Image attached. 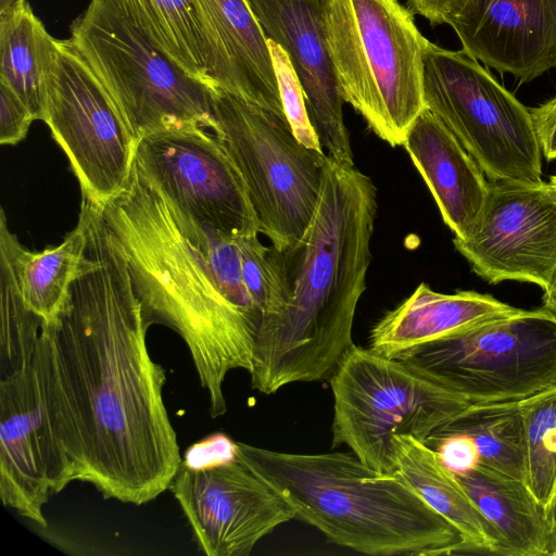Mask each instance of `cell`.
<instances>
[{"label":"cell","mask_w":556,"mask_h":556,"mask_svg":"<svg viewBox=\"0 0 556 556\" xmlns=\"http://www.w3.org/2000/svg\"><path fill=\"white\" fill-rule=\"evenodd\" d=\"M405 359L470 404L519 402L556 387V312L518 308L429 343Z\"/></svg>","instance_id":"30bf717a"},{"label":"cell","mask_w":556,"mask_h":556,"mask_svg":"<svg viewBox=\"0 0 556 556\" xmlns=\"http://www.w3.org/2000/svg\"><path fill=\"white\" fill-rule=\"evenodd\" d=\"M529 110L542 155L552 161L556 159V97Z\"/></svg>","instance_id":"1f68e13d"},{"label":"cell","mask_w":556,"mask_h":556,"mask_svg":"<svg viewBox=\"0 0 556 556\" xmlns=\"http://www.w3.org/2000/svg\"><path fill=\"white\" fill-rule=\"evenodd\" d=\"M35 117L24 101L5 83L0 81V143L22 141Z\"/></svg>","instance_id":"f546056e"},{"label":"cell","mask_w":556,"mask_h":556,"mask_svg":"<svg viewBox=\"0 0 556 556\" xmlns=\"http://www.w3.org/2000/svg\"><path fill=\"white\" fill-rule=\"evenodd\" d=\"M467 0H407L413 14H419L432 25L448 24Z\"/></svg>","instance_id":"d6a6232c"},{"label":"cell","mask_w":556,"mask_h":556,"mask_svg":"<svg viewBox=\"0 0 556 556\" xmlns=\"http://www.w3.org/2000/svg\"><path fill=\"white\" fill-rule=\"evenodd\" d=\"M453 244L486 282L516 280L544 290L556 268V193L544 181L490 180L471 235Z\"/></svg>","instance_id":"9a60e30c"},{"label":"cell","mask_w":556,"mask_h":556,"mask_svg":"<svg viewBox=\"0 0 556 556\" xmlns=\"http://www.w3.org/2000/svg\"><path fill=\"white\" fill-rule=\"evenodd\" d=\"M377 207L370 177L327 155L304 233L286 249L269 245L273 290L255 341L254 390L268 395L291 383L330 379L354 344Z\"/></svg>","instance_id":"3957f363"},{"label":"cell","mask_w":556,"mask_h":556,"mask_svg":"<svg viewBox=\"0 0 556 556\" xmlns=\"http://www.w3.org/2000/svg\"><path fill=\"white\" fill-rule=\"evenodd\" d=\"M329 380L332 446L346 445L383 473L395 472L393 437L425 442L471 405L415 363L355 343Z\"/></svg>","instance_id":"52a82bcc"},{"label":"cell","mask_w":556,"mask_h":556,"mask_svg":"<svg viewBox=\"0 0 556 556\" xmlns=\"http://www.w3.org/2000/svg\"><path fill=\"white\" fill-rule=\"evenodd\" d=\"M454 238L467 239L484 206L489 181L450 129L428 109L403 142Z\"/></svg>","instance_id":"d6986e66"},{"label":"cell","mask_w":556,"mask_h":556,"mask_svg":"<svg viewBox=\"0 0 556 556\" xmlns=\"http://www.w3.org/2000/svg\"><path fill=\"white\" fill-rule=\"evenodd\" d=\"M42 121L70 161L81 198L102 207L125 189L138 142L70 39L55 40Z\"/></svg>","instance_id":"8fae6325"},{"label":"cell","mask_w":556,"mask_h":556,"mask_svg":"<svg viewBox=\"0 0 556 556\" xmlns=\"http://www.w3.org/2000/svg\"><path fill=\"white\" fill-rule=\"evenodd\" d=\"M169 490L207 556H248L261 539L295 519L289 503L244 460L237 445L229 457L181 460Z\"/></svg>","instance_id":"4fadbf2b"},{"label":"cell","mask_w":556,"mask_h":556,"mask_svg":"<svg viewBox=\"0 0 556 556\" xmlns=\"http://www.w3.org/2000/svg\"><path fill=\"white\" fill-rule=\"evenodd\" d=\"M101 212L125 254L144 325L180 336L211 416H223L225 378L233 369L252 370L262 321L243 282L238 238L177 206L135 163L125 189Z\"/></svg>","instance_id":"7a4b0ae2"},{"label":"cell","mask_w":556,"mask_h":556,"mask_svg":"<svg viewBox=\"0 0 556 556\" xmlns=\"http://www.w3.org/2000/svg\"><path fill=\"white\" fill-rule=\"evenodd\" d=\"M454 476L493 528L495 555L548 556L547 514L523 481L481 464Z\"/></svg>","instance_id":"44dd1931"},{"label":"cell","mask_w":556,"mask_h":556,"mask_svg":"<svg viewBox=\"0 0 556 556\" xmlns=\"http://www.w3.org/2000/svg\"><path fill=\"white\" fill-rule=\"evenodd\" d=\"M451 434H464L473 441L479 464L525 482L526 448L520 402L471 404L428 439Z\"/></svg>","instance_id":"d4e9b609"},{"label":"cell","mask_w":556,"mask_h":556,"mask_svg":"<svg viewBox=\"0 0 556 556\" xmlns=\"http://www.w3.org/2000/svg\"><path fill=\"white\" fill-rule=\"evenodd\" d=\"M448 25L463 52L521 83L556 68V0H467Z\"/></svg>","instance_id":"e0dca14e"},{"label":"cell","mask_w":556,"mask_h":556,"mask_svg":"<svg viewBox=\"0 0 556 556\" xmlns=\"http://www.w3.org/2000/svg\"><path fill=\"white\" fill-rule=\"evenodd\" d=\"M26 0H0V15L9 12Z\"/></svg>","instance_id":"d590c367"},{"label":"cell","mask_w":556,"mask_h":556,"mask_svg":"<svg viewBox=\"0 0 556 556\" xmlns=\"http://www.w3.org/2000/svg\"><path fill=\"white\" fill-rule=\"evenodd\" d=\"M237 448L295 519L334 544L371 556L462 553L456 528L404 479L368 467L353 452L288 453L243 442Z\"/></svg>","instance_id":"277c9868"},{"label":"cell","mask_w":556,"mask_h":556,"mask_svg":"<svg viewBox=\"0 0 556 556\" xmlns=\"http://www.w3.org/2000/svg\"><path fill=\"white\" fill-rule=\"evenodd\" d=\"M399 0H326L325 31L344 102L391 147L425 109L428 39Z\"/></svg>","instance_id":"5b68a950"},{"label":"cell","mask_w":556,"mask_h":556,"mask_svg":"<svg viewBox=\"0 0 556 556\" xmlns=\"http://www.w3.org/2000/svg\"><path fill=\"white\" fill-rule=\"evenodd\" d=\"M135 166L177 206L230 238L260 235L244 181L213 132L200 126L140 139Z\"/></svg>","instance_id":"7c38bea8"},{"label":"cell","mask_w":556,"mask_h":556,"mask_svg":"<svg viewBox=\"0 0 556 556\" xmlns=\"http://www.w3.org/2000/svg\"><path fill=\"white\" fill-rule=\"evenodd\" d=\"M547 184L549 185L552 190L556 193V175L551 176Z\"/></svg>","instance_id":"8d00e7d4"},{"label":"cell","mask_w":556,"mask_h":556,"mask_svg":"<svg viewBox=\"0 0 556 556\" xmlns=\"http://www.w3.org/2000/svg\"><path fill=\"white\" fill-rule=\"evenodd\" d=\"M277 76L283 113L301 143L316 152H324L311 124L304 94L294 70L285 51L268 39Z\"/></svg>","instance_id":"83f0119b"},{"label":"cell","mask_w":556,"mask_h":556,"mask_svg":"<svg viewBox=\"0 0 556 556\" xmlns=\"http://www.w3.org/2000/svg\"><path fill=\"white\" fill-rule=\"evenodd\" d=\"M267 39L287 54L318 141L336 162L353 166L339 83L325 31L326 0H245Z\"/></svg>","instance_id":"2e32d148"},{"label":"cell","mask_w":556,"mask_h":556,"mask_svg":"<svg viewBox=\"0 0 556 556\" xmlns=\"http://www.w3.org/2000/svg\"><path fill=\"white\" fill-rule=\"evenodd\" d=\"M204 43L205 78L285 115L268 39L245 0H191Z\"/></svg>","instance_id":"ac0fdd59"},{"label":"cell","mask_w":556,"mask_h":556,"mask_svg":"<svg viewBox=\"0 0 556 556\" xmlns=\"http://www.w3.org/2000/svg\"><path fill=\"white\" fill-rule=\"evenodd\" d=\"M55 40L27 0L0 15V81L16 92L35 119L43 118L45 76Z\"/></svg>","instance_id":"cb8c5ba5"},{"label":"cell","mask_w":556,"mask_h":556,"mask_svg":"<svg viewBox=\"0 0 556 556\" xmlns=\"http://www.w3.org/2000/svg\"><path fill=\"white\" fill-rule=\"evenodd\" d=\"M216 136L240 173L260 233L282 250L307 228L327 154L299 141L285 115L213 86Z\"/></svg>","instance_id":"ba28073f"},{"label":"cell","mask_w":556,"mask_h":556,"mask_svg":"<svg viewBox=\"0 0 556 556\" xmlns=\"http://www.w3.org/2000/svg\"><path fill=\"white\" fill-rule=\"evenodd\" d=\"M237 241L241 256L244 286L263 318L273 290L269 247L263 244L258 235L238 238Z\"/></svg>","instance_id":"f1b7e54d"},{"label":"cell","mask_w":556,"mask_h":556,"mask_svg":"<svg viewBox=\"0 0 556 556\" xmlns=\"http://www.w3.org/2000/svg\"><path fill=\"white\" fill-rule=\"evenodd\" d=\"M542 299H543L544 307H546L553 312H556V268H555L547 286L543 290Z\"/></svg>","instance_id":"836d02e7"},{"label":"cell","mask_w":556,"mask_h":556,"mask_svg":"<svg viewBox=\"0 0 556 556\" xmlns=\"http://www.w3.org/2000/svg\"><path fill=\"white\" fill-rule=\"evenodd\" d=\"M73 481L74 466L53 426L33 356L0 380V497L47 527L43 506Z\"/></svg>","instance_id":"5bb4252c"},{"label":"cell","mask_w":556,"mask_h":556,"mask_svg":"<svg viewBox=\"0 0 556 556\" xmlns=\"http://www.w3.org/2000/svg\"><path fill=\"white\" fill-rule=\"evenodd\" d=\"M395 472L462 536V553L494 554L497 538L457 478L446 469L435 452L408 435L393 437Z\"/></svg>","instance_id":"7402d4cb"},{"label":"cell","mask_w":556,"mask_h":556,"mask_svg":"<svg viewBox=\"0 0 556 556\" xmlns=\"http://www.w3.org/2000/svg\"><path fill=\"white\" fill-rule=\"evenodd\" d=\"M517 309L490 294H445L420 283L374 326L369 349L384 357L405 359L429 343Z\"/></svg>","instance_id":"ffe728a7"},{"label":"cell","mask_w":556,"mask_h":556,"mask_svg":"<svg viewBox=\"0 0 556 556\" xmlns=\"http://www.w3.org/2000/svg\"><path fill=\"white\" fill-rule=\"evenodd\" d=\"M79 218V271L34 361L75 480L139 506L169 489L182 460L163 400L166 372L149 354L127 261L101 207L81 199Z\"/></svg>","instance_id":"6da1fadb"},{"label":"cell","mask_w":556,"mask_h":556,"mask_svg":"<svg viewBox=\"0 0 556 556\" xmlns=\"http://www.w3.org/2000/svg\"><path fill=\"white\" fill-rule=\"evenodd\" d=\"M519 402L525 430V483L547 514L556 494V387Z\"/></svg>","instance_id":"4316f807"},{"label":"cell","mask_w":556,"mask_h":556,"mask_svg":"<svg viewBox=\"0 0 556 556\" xmlns=\"http://www.w3.org/2000/svg\"><path fill=\"white\" fill-rule=\"evenodd\" d=\"M547 518L551 525L548 556H556V494L553 504L547 511Z\"/></svg>","instance_id":"e575fe53"},{"label":"cell","mask_w":556,"mask_h":556,"mask_svg":"<svg viewBox=\"0 0 556 556\" xmlns=\"http://www.w3.org/2000/svg\"><path fill=\"white\" fill-rule=\"evenodd\" d=\"M113 1L177 65L208 83L205 78L204 43L191 0Z\"/></svg>","instance_id":"484cf974"},{"label":"cell","mask_w":556,"mask_h":556,"mask_svg":"<svg viewBox=\"0 0 556 556\" xmlns=\"http://www.w3.org/2000/svg\"><path fill=\"white\" fill-rule=\"evenodd\" d=\"M70 40L137 142L169 129H212L213 85L177 65L113 0H91Z\"/></svg>","instance_id":"8992f818"},{"label":"cell","mask_w":556,"mask_h":556,"mask_svg":"<svg viewBox=\"0 0 556 556\" xmlns=\"http://www.w3.org/2000/svg\"><path fill=\"white\" fill-rule=\"evenodd\" d=\"M0 233L13 253L20 291L26 306L47 325L56 321L66 302L85 253L87 236L83 220L55 247L33 252L21 244L10 230L3 210Z\"/></svg>","instance_id":"603a6c76"},{"label":"cell","mask_w":556,"mask_h":556,"mask_svg":"<svg viewBox=\"0 0 556 556\" xmlns=\"http://www.w3.org/2000/svg\"><path fill=\"white\" fill-rule=\"evenodd\" d=\"M431 447L442 465L453 475L469 471L479 464L473 441L464 434H451L424 442Z\"/></svg>","instance_id":"4dcf8cb0"},{"label":"cell","mask_w":556,"mask_h":556,"mask_svg":"<svg viewBox=\"0 0 556 556\" xmlns=\"http://www.w3.org/2000/svg\"><path fill=\"white\" fill-rule=\"evenodd\" d=\"M424 102L492 181L538 184L542 150L530 110L477 60L428 41Z\"/></svg>","instance_id":"9c48e42d"}]
</instances>
